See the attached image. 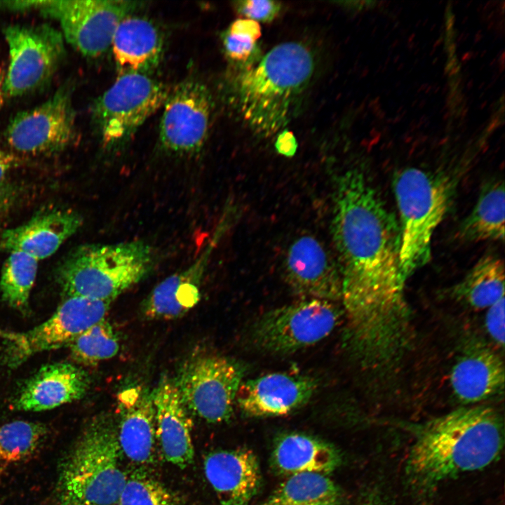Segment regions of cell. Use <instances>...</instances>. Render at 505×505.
<instances>
[{
  "label": "cell",
  "instance_id": "cell-12",
  "mask_svg": "<svg viewBox=\"0 0 505 505\" xmlns=\"http://www.w3.org/2000/svg\"><path fill=\"white\" fill-rule=\"evenodd\" d=\"M140 2L119 0L42 1L46 16L57 20L64 39L84 56L98 57L111 46L121 21Z\"/></svg>",
  "mask_w": 505,
  "mask_h": 505
},
{
  "label": "cell",
  "instance_id": "cell-10",
  "mask_svg": "<svg viewBox=\"0 0 505 505\" xmlns=\"http://www.w3.org/2000/svg\"><path fill=\"white\" fill-rule=\"evenodd\" d=\"M243 370L236 362L217 355L187 361L174 379L187 409L210 423L229 420L242 382Z\"/></svg>",
  "mask_w": 505,
  "mask_h": 505
},
{
  "label": "cell",
  "instance_id": "cell-17",
  "mask_svg": "<svg viewBox=\"0 0 505 505\" xmlns=\"http://www.w3.org/2000/svg\"><path fill=\"white\" fill-rule=\"evenodd\" d=\"M156 438L167 462L185 468L194 460L192 422L174 379L163 377L152 391Z\"/></svg>",
  "mask_w": 505,
  "mask_h": 505
},
{
  "label": "cell",
  "instance_id": "cell-35",
  "mask_svg": "<svg viewBox=\"0 0 505 505\" xmlns=\"http://www.w3.org/2000/svg\"><path fill=\"white\" fill-rule=\"evenodd\" d=\"M20 162V159L15 154L0 149V217L9 207L12 200L10 173Z\"/></svg>",
  "mask_w": 505,
  "mask_h": 505
},
{
  "label": "cell",
  "instance_id": "cell-25",
  "mask_svg": "<svg viewBox=\"0 0 505 505\" xmlns=\"http://www.w3.org/2000/svg\"><path fill=\"white\" fill-rule=\"evenodd\" d=\"M275 470L292 476L304 473L325 474L341 464V454L332 444L321 439L298 433L280 437L271 457Z\"/></svg>",
  "mask_w": 505,
  "mask_h": 505
},
{
  "label": "cell",
  "instance_id": "cell-4",
  "mask_svg": "<svg viewBox=\"0 0 505 505\" xmlns=\"http://www.w3.org/2000/svg\"><path fill=\"white\" fill-rule=\"evenodd\" d=\"M116 427L100 415L84 428L58 466L55 505H117L128 476Z\"/></svg>",
  "mask_w": 505,
  "mask_h": 505
},
{
  "label": "cell",
  "instance_id": "cell-2",
  "mask_svg": "<svg viewBox=\"0 0 505 505\" xmlns=\"http://www.w3.org/2000/svg\"><path fill=\"white\" fill-rule=\"evenodd\" d=\"M503 423L492 408L463 407L426 424L410 452L406 470L417 485L433 486L466 471L480 470L499 455Z\"/></svg>",
  "mask_w": 505,
  "mask_h": 505
},
{
  "label": "cell",
  "instance_id": "cell-16",
  "mask_svg": "<svg viewBox=\"0 0 505 505\" xmlns=\"http://www.w3.org/2000/svg\"><path fill=\"white\" fill-rule=\"evenodd\" d=\"M317 386L308 376L274 372L242 382L236 402L249 416H282L306 404Z\"/></svg>",
  "mask_w": 505,
  "mask_h": 505
},
{
  "label": "cell",
  "instance_id": "cell-13",
  "mask_svg": "<svg viewBox=\"0 0 505 505\" xmlns=\"http://www.w3.org/2000/svg\"><path fill=\"white\" fill-rule=\"evenodd\" d=\"M74 135L72 89L65 84L43 103L16 114L6 127L5 138L15 151L34 155L60 152Z\"/></svg>",
  "mask_w": 505,
  "mask_h": 505
},
{
  "label": "cell",
  "instance_id": "cell-27",
  "mask_svg": "<svg viewBox=\"0 0 505 505\" xmlns=\"http://www.w3.org/2000/svg\"><path fill=\"white\" fill-rule=\"evenodd\" d=\"M458 300L476 310L487 309L504 297V265L490 255L478 260L452 291Z\"/></svg>",
  "mask_w": 505,
  "mask_h": 505
},
{
  "label": "cell",
  "instance_id": "cell-33",
  "mask_svg": "<svg viewBox=\"0 0 505 505\" xmlns=\"http://www.w3.org/2000/svg\"><path fill=\"white\" fill-rule=\"evenodd\" d=\"M117 505H180L163 484L144 473L127 478Z\"/></svg>",
  "mask_w": 505,
  "mask_h": 505
},
{
  "label": "cell",
  "instance_id": "cell-34",
  "mask_svg": "<svg viewBox=\"0 0 505 505\" xmlns=\"http://www.w3.org/2000/svg\"><path fill=\"white\" fill-rule=\"evenodd\" d=\"M236 11L254 21L270 22L281 11L279 1L269 0H244L235 2Z\"/></svg>",
  "mask_w": 505,
  "mask_h": 505
},
{
  "label": "cell",
  "instance_id": "cell-38",
  "mask_svg": "<svg viewBox=\"0 0 505 505\" xmlns=\"http://www.w3.org/2000/svg\"><path fill=\"white\" fill-rule=\"evenodd\" d=\"M358 505H386V504L380 497L371 495Z\"/></svg>",
  "mask_w": 505,
  "mask_h": 505
},
{
  "label": "cell",
  "instance_id": "cell-18",
  "mask_svg": "<svg viewBox=\"0 0 505 505\" xmlns=\"http://www.w3.org/2000/svg\"><path fill=\"white\" fill-rule=\"evenodd\" d=\"M90 386L88 375L70 363L41 367L22 386L13 407L22 411L40 412L82 398Z\"/></svg>",
  "mask_w": 505,
  "mask_h": 505
},
{
  "label": "cell",
  "instance_id": "cell-30",
  "mask_svg": "<svg viewBox=\"0 0 505 505\" xmlns=\"http://www.w3.org/2000/svg\"><path fill=\"white\" fill-rule=\"evenodd\" d=\"M48 433L42 423L15 420L0 426V462L14 463L32 455Z\"/></svg>",
  "mask_w": 505,
  "mask_h": 505
},
{
  "label": "cell",
  "instance_id": "cell-39",
  "mask_svg": "<svg viewBox=\"0 0 505 505\" xmlns=\"http://www.w3.org/2000/svg\"><path fill=\"white\" fill-rule=\"evenodd\" d=\"M4 71L0 68V110L3 106L5 97V93L4 90Z\"/></svg>",
  "mask_w": 505,
  "mask_h": 505
},
{
  "label": "cell",
  "instance_id": "cell-15",
  "mask_svg": "<svg viewBox=\"0 0 505 505\" xmlns=\"http://www.w3.org/2000/svg\"><path fill=\"white\" fill-rule=\"evenodd\" d=\"M286 278L299 295L335 302L342 298V276L338 264L315 237L297 238L288 250Z\"/></svg>",
  "mask_w": 505,
  "mask_h": 505
},
{
  "label": "cell",
  "instance_id": "cell-32",
  "mask_svg": "<svg viewBox=\"0 0 505 505\" xmlns=\"http://www.w3.org/2000/svg\"><path fill=\"white\" fill-rule=\"evenodd\" d=\"M261 36L258 22L238 19L224 32L222 37L226 56L238 65L250 66L257 55V41Z\"/></svg>",
  "mask_w": 505,
  "mask_h": 505
},
{
  "label": "cell",
  "instance_id": "cell-1",
  "mask_svg": "<svg viewBox=\"0 0 505 505\" xmlns=\"http://www.w3.org/2000/svg\"><path fill=\"white\" fill-rule=\"evenodd\" d=\"M331 227L347 339L365 361H377L391 354L406 328L398 222L365 175L351 170L337 180Z\"/></svg>",
  "mask_w": 505,
  "mask_h": 505
},
{
  "label": "cell",
  "instance_id": "cell-28",
  "mask_svg": "<svg viewBox=\"0 0 505 505\" xmlns=\"http://www.w3.org/2000/svg\"><path fill=\"white\" fill-rule=\"evenodd\" d=\"M337 485L324 474L290 476L262 505H342Z\"/></svg>",
  "mask_w": 505,
  "mask_h": 505
},
{
  "label": "cell",
  "instance_id": "cell-24",
  "mask_svg": "<svg viewBox=\"0 0 505 505\" xmlns=\"http://www.w3.org/2000/svg\"><path fill=\"white\" fill-rule=\"evenodd\" d=\"M111 46L121 74H145L159 65L163 45L161 34L153 22L131 14L119 23Z\"/></svg>",
  "mask_w": 505,
  "mask_h": 505
},
{
  "label": "cell",
  "instance_id": "cell-6",
  "mask_svg": "<svg viewBox=\"0 0 505 505\" xmlns=\"http://www.w3.org/2000/svg\"><path fill=\"white\" fill-rule=\"evenodd\" d=\"M400 216V269L406 281L431 257V240L450 206L452 184L443 174L408 168L393 181Z\"/></svg>",
  "mask_w": 505,
  "mask_h": 505
},
{
  "label": "cell",
  "instance_id": "cell-14",
  "mask_svg": "<svg viewBox=\"0 0 505 505\" xmlns=\"http://www.w3.org/2000/svg\"><path fill=\"white\" fill-rule=\"evenodd\" d=\"M159 126V142L177 154L198 152L209 133L213 101L207 86L195 79L177 84L163 104Z\"/></svg>",
  "mask_w": 505,
  "mask_h": 505
},
{
  "label": "cell",
  "instance_id": "cell-5",
  "mask_svg": "<svg viewBox=\"0 0 505 505\" xmlns=\"http://www.w3.org/2000/svg\"><path fill=\"white\" fill-rule=\"evenodd\" d=\"M154 263L153 248L144 241L87 245L69 255L58 278L65 297L112 302L145 278Z\"/></svg>",
  "mask_w": 505,
  "mask_h": 505
},
{
  "label": "cell",
  "instance_id": "cell-9",
  "mask_svg": "<svg viewBox=\"0 0 505 505\" xmlns=\"http://www.w3.org/2000/svg\"><path fill=\"white\" fill-rule=\"evenodd\" d=\"M111 302L66 296L55 313L34 328L22 332H0L2 359L15 368L36 354L67 346L91 326L106 318Z\"/></svg>",
  "mask_w": 505,
  "mask_h": 505
},
{
  "label": "cell",
  "instance_id": "cell-31",
  "mask_svg": "<svg viewBox=\"0 0 505 505\" xmlns=\"http://www.w3.org/2000/svg\"><path fill=\"white\" fill-rule=\"evenodd\" d=\"M68 346L77 363L90 365L114 357L119 350V341L105 318L76 337Z\"/></svg>",
  "mask_w": 505,
  "mask_h": 505
},
{
  "label": "cell",
  "instance_id": "cell-7",
  "mask_svg": "<svg viewBox=\"0 0 505 505\" xmlns=\"http://www.w3.org/2000/svg\"><path fill=\"white\" fill-rule=\"evenodd\" d=\"M170 90L146 74L123 73L95 102L93 120L102 143H126L160 107Z\"/></svg>",
  "mask_w": 505,
  "mask_h": 505
},
{
  "label": "cell",
  "instance_id": "cell-37",
  "mask_svg": "<svg viewBox=\"0 0 505 505\" xmlns=\"http://www.w3.org/2000/svg\"><path fill=\"white\" fill-rule=\"evenodd\" d=\"M275 147L279 154L291 157L296 153L297 142L292 132L284 130L277 137Z\"/></svg>",
  "mask_w": 505,
  "mask_h": 505
},
{
  "label": "cell",
  "instance_id": "cell-8",
  "mask_svg": "<svg viewBox=\"0 0 505 505\" xmlns=\"http://www.w3.org/2000/svg\"><path fill=\"white\" fill-rule=\"evenodd\" d=\"M341 315L333 302L309 298L262 314L252 325L251 339L264 351L292 354L329 335Z\"/></svg>",
  "mask_w": 505,
  "mask_h": 505
},
{
  "label": "cell",
  "instance_id": "cell-23",
  "mask_svg": "<svg viewBox=\"0 0 505 505\" xmlns=\"http://www.w3.org/2000/svg\"><path fill=\"white\" fill-rule=\"evenodd\" d=\"M450 381L454 396L461 403L483 401L504 390V362L492 349L475 346L455 363Z\"/></svg>",
  "mask_w": 505,
  "mask_h": 505
},
{
  "label": "cell",
  "instance_id": "cell-21",
  "mask_svg": "<svg viewBox=\"0 0 505 505\" xmlns=\"http://www.w3.org/2000/svg\"><path fill=\"white\" fill-rule=\"evenodd\" d=\"M214 238L185 269L160 282L142 306L144 315L150 319L171 320L184 315L200 299V285L216 241L222 235L217 229Z\"/></svg>",
  "mask_w": 505,
  "mask_h": 505
},
{
  "label": "cell",
  "instance_id": "cell-36",
  "mask_svg": "<svg viewBox=\"0 0 505 505\" xmlns=\"http://www.w3.org/2000/svg\"><path fill=\"white\" fill-rule=\"evenodd\" d=\"M504 297L487 309L485 327L490 337L501 347L504 345Z\"/></svg>",
  "mask_w": 505,
  "mask_h": 505
},
{
  "label": "cell",
  "instance_id": "cell-11",
  "mask_svg": "<svg viewBox=\"0 0 505 505\" xmlns=\"http://www.w3.org/2000/svg\"><path fill=\"white\" fill-rule=\"evenodd\" d=\"M4 36L9 54L5 96L22 95L46 83L65 54L62 33L49 25H11Z\"/></svg>",
  "mask_w": 505,
  "mask_h": 505
},
{
  "label": "cell",
  "instance_id": "cell-3",
  "mask_svg": "<svg viewBox=\"0 0 505 505\" xmlns=\"http://www.w3.org/2000/svg\"><path fill=\"white\" fill-rule=\"evenodd\" d=\"M314 69L311 52L299 42L278 44L257 65L243 67L232 83V97L253 132L268 137L290 121Z\"/></svg>",
  "mask_w": 505,
  "mask_h": 505
},
{
  "label": "cell",
  "instance_id": "cell-19",
  "mask_svg": "<svg viewBox=\"0 0 505 505\" xmlns=\"http://www.w3.org/2000/svg\"><path fill=\"white\" fill-rule=\"evenodd\" d=\"M203 469L218 505H249L260 486L259 462L248 449L213 451L205 458Z\"/></svg>",
  "mask_w": 505,
  "mask_h": 505
},
{
  "label": "cell",
  "instance_id": "cell-29",
  "mask_svg": "<svg viewBox=\"0 0 505 505\" xmlns=\"http://www.w3.org/2000/svg\"><path fill=\"white\" fill-rule=\"evenodd\" d=\"M0 279L2 299L11 307L27 310L32 288L36 279L38 260L19 251L9 252Z\"/></svg>",
  "mask_w": 505,
  "mask_h": 505
},
{
  "label": "cell",
  "instance_id": "cell-40",
  "mask_svg": "<svg viewBox=\"0 0 505 505\" xmlns=\"http://www.w3.org/2000/svg\"><path fill=\"white\" fill-rule=\"evenodd\" d=\"M4 467H2V466L0 465V478L2 476V475H3V473H4Z\"/></svg>",
  "mask_w": 505,
  "mask_h": 505
},
{
  "label": "cell",
  "instance_id": "cell-26",
  "mask_svg": "<svg viewBox=\"0 0 505 505\" xmlns=\"http://www.w3.org/2000/svg\"><path fill=\"white\" fill-rule=\"evenodd\" d=\"M504 185L494 180L482 189L477 203L462 222L459 236L466 241H504Z\"/></svg>",
  "mask_w": 505,
  "mask_h": 505
},
{
  "label": "cell",
  "instance_id": "cell-20",
  "mask_svg": "<svg viewBox=\"0 0 505 505\" xmlns=\"http://www.w3.org/2000/svg\"><path fill=\"white\" fill-rule=\"evenodd\" d=\"M118 407L116 436L121 454L133 462H151L157 440L152 391L142 385L127 387L118 395Z\"/></svg>",
  "mask_w": 505,
  "mask_h": 505
},
{
  "label": "cell",
  "instance_id": "cell-22",
  "mask_svg": "<svg viewBox=\"0 0 505 505\" xmlns=\"http://www.w3.org/2000/svg\"><path fill=\"white\" fill-rule=\"evenodd\" d=\"M81 215L70 210L39 213L26 223L0 234V247L26 253L38 261L52 255L81 227Z\"/></svg>",
  "mask_w": 505,
  "mask_h": 505
}]
</instances>
